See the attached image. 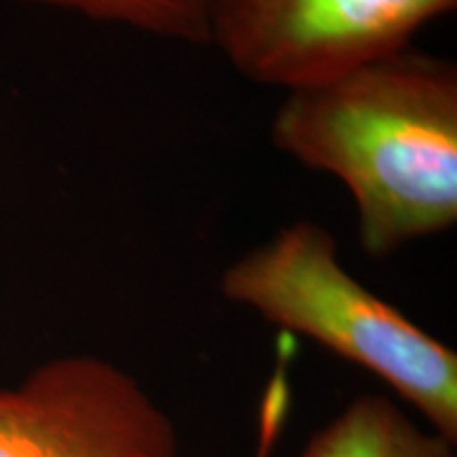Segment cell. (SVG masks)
Returning a JSON list of instances; mask_svg holds the SVG:
<instances>
[{
    "label": "cell",
    "instance_id": "277c9868",
    "mask_svg": "<svg viewBox=\"0 0 457 457\" xmlns=\"http://www.w3.org/2000/svg\"><path fill=\"white\" fill-rule=\"evenodd\" d=\"M0 457H180L179 434L136 377L79 353L0 387Z\"/></svg>",
    "mask_w": 457,
    "mask_h": 457
},
{
    "label": "cell",
    "instance_id": "5b68a950",
    "mask_svg": "<svg viewBox=\"0 0 457 457\" xmlns=\"http://www.w3.org/2000/svg\"><path fill=\"white\" fill-rule=\"evenodd\" d=\"M451 445L387 398L362 396L312 438L303 457H453Z\"/></svg>",
    "mask_w": 457,
    "mask_h": 457
},
{
    "label": "cell",
    "instance_id": "52a82bcc",
    "mask_svg": "<svg viewBox=\"0 0 457 457\" xmlns=\"http://www.w3.org/2000/svg\"><path fill=\"white\" fill-rule=\"evenodd\" d=\"M286 409H288V396H286L284 381L276 377L271 390L267 392L265 403L261 409V424H259V453L256 457H270L273 445H276L279 432H282Z\"/></svg>",
    "mask_w": 457,
    "mask_h": 457
},
{
    "label": "cell",
    "instance_id": "3957f363",
    "mask_svg": "<svg viewBox=\"0 0 457 457\" xmlns=\"http://www.w3.org/2000/svg\"><path fill=\"white\" fill-rule=\"evenodd\" d=\"M457 0H212L208 45L245 81L293 91L411 47Z\"/></svg>",
    "mask_w": 457,
    "mask_h": 457
},
{
    "label": "cell",
    "instance_id": "7a4b0ae2",
    "mask_svg": "<svg viewBox=\"0 0 457 457\" xmlns=\"http://www.w3.org/2000/svg\"><path fill=\"white\" fill-rule=\"evenodd\" d=\"M220 293L370 370L455 443L457 353L358 282L327 227L295 220L278 228L222 271Z\"/></svg>",
    "mask_w": 457,
    "mask_h": 457
},
{
    "label": "cell",
    "instance_id": "6da1fadb",
    "mask_svg": "<svg viewBox=\"0 0 457 457\" xmlns=\"http://www.w3.org/2000/svg\"><path fill=\"white\" fill-rule=\"evenodd\" d=\"M284 94L273 146L350 191L364 253L381 259L455 227L453 60L407 47Z\"/></svg>",
    "mask_w": 457,
    "mask_h": 457
},
{
    "label": "cell",
    "instance_id": "8992f818",
    "mask_svg": "<svg viewBox=\"0 0 457 457\" xmlns=\"http://www.w3.org/2000/svg\"><path fill=\"white\" fill-rule=\"evenodd\" d=\"M87 20L131 28L148 37L187 45H208L212 0H20Z\"/></svg>",
    "mask_w": 457,
    "mask_h": 457
}]
</instances>
